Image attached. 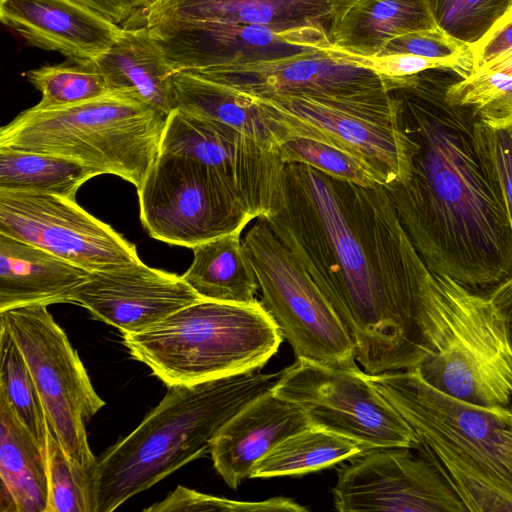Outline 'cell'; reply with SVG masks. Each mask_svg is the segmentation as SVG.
Returning a JSON list of instances; mask_svg holds the SVG:
<instances>
[{"instance_id": "6da1fadb", "label": "cell", "mask_w": 512, "mask_h": 512, "mask_svg": "<svg viewBox=\"0 0 512 512\" xmlns=\"http://www.w3.org/2000/svg\"><path fill=\"white\" fill-rule=\"evenodd\" d=\"M331 304L369 375L416 367L423 260L384 185L364 187L286 164L284 202L266 218Z\"/></svg>"}, {"instance_id": "7a4b0ae2", "label": "cell", "mask_w": 512, "mask_h": 512, "mask_svg": "<svg viewBox=\"0 0 512 512\" xmlns=\"http://www.w3.org/2000/svg\"><path fill=\"white\" fill-rule=\"evenodd\" d=\"M461 77L447 68L387 77L413 149L408 178L385 188L427 267L487 292L512 277V231L476 149V119L447 98Z\"/></svg>"}, {"instance_id": "3957f363", "label": "cell", "mask_w": 512, "mask_h": 512, "mask_svg": "<svg viewBox=\"0 0 512 512\" xmlns=\"http://www.w3.org/2000/svg\"><path fill=\"white\" fill-rule=\"evenodd\" d=\"M283 369L234 374L169 387L126 437L97 458L90 479L93 512H111L187 463L210 453L225 424L273 390Z\"/></svg>"}, {"instance_id": "277c9868", "label": "cell", "mask_w": 512, "mask_h": 512, "mask_svg": "<svg viewBox=\"0 0 512 512\" xmlns=\"http://www.w3.org/2000/svg\"><path fill=\"white\" fill-rule=\"evenodd\" d=\"M415 432V448L466 511H512V410L474 404L427 383L414 369L367 374Z\"/></svg>"}, {"instance_id": "5b68a950", "label": "cell", "mask_w": 512, "mask_h": 512, "mask_svg": "<svg viewBox=\"0 0 512 512\" xmlns=\"http://www.w3.org/2000/svg\"><path fill=\"white\" fill-rule=\"evenodd\" d=\"M418 322L427 355L414 369L427 383L478 405L512 404V325L488 291L425 265Z\"/></svg>"}, {"instance_id": "8992f818", "label": "cell", "mask_w": 512, "mask_h": 512, "mask_svg": "<svg viewBox=\"0 0 512 512\" xmlns=\"http://www.w3.org/2000/svg\"><path fill=\"white\" fill-rule=\"evenodd\" d=\"M167 118L131 94L109 92L64 107L33 106L0 129V146L68 158L139 189Z\"/></svg>"}, {"instance_id": "52a82bcc", "label": "cell", "mask_w": 512, "mask_h": 512, "mask_svg": "<svg viewBox=\"0 0 512 512\" xmlns=\"http://www.w3.org/2000/svg\"><path fill=\"white\" fill-rule=\"evenodd\" d=\"M283 335L257 300H200L151 328L123 335L124 345L168 387L260 370Z\"/></svg>"}, {"instance_id": "ba28073f", "label": "cell", "mask_w": 512, "mask_h": 512, "mask_svg": "<svg viewBox=\"0 0 512 512\" xmlns=\"http://www.w3.org/2000/svg\"><path fill=\"white\" fill-rule=\"evenodd\" d=\"M277 139L292 134L342 148L370 165L384 186L404 182L413 145L388 85L353 96L288 95L250 98Z\"/></svg>"}, {"instance_id": "9c48e42d", "label": "cell", "mask_w": 512, "mask_h": 512, "mask_svg": "<svg viewBox=\"0 0 512 512\" xmlns=\"http://www.w3.org/2000/svg\"><path fill=\"white\" fill-rule=\"evenodd\" d=\"M261 292L260 303L297 358L359 369L353 342L329 301L266 218H256L243 238Z\"/></svg>"}, {"instance_id": "30bf717a", "label": "cell", "mask_w": 512, "mask_h": 512, "mask_svg": "<svg viewBox=\"0 0 512 512\" xmlns=\"http://www.w3.org/2000/svg\"><path fill=\"white\" fill-rule=\"evenodd\" d=\"M21 350L40 394L48 424L73 466L91 479L97 458L85 423L103 406L89 375L64 330L46 305L0 312Z\"/></svg>"}, {"instance_id": "8fae6325", "label": "cell", "mask_w": 512, "mask_h": 512, "mask_svg": "<svg viewBox=\"0 0 512 512\" xmlns=\"http://www.w3.org/2000/svg\"><path fill=\"white\" fill-rule=\"evenodd\" d=\"M137 191L142 225L170 245L192 249L254 220L214 170L180 153L159 149Z\"/></svg>"}, {"instance_id": "7c38bea8", "label": "cell", "mask_w": 512, "mask_h": 512, "mask_svg": "<svg viewBox=\"0 0 512 512\" xmlns=\"http://www.w3.org/2000/svg\"><path fill=\"white\" fill-rule=\"evenodd\" d=\"M273 392L298 405L312 426L347 437L363 450L419 444L410 425L360 369L297 358L283 369Z\"/></svg>"}, {"instance_id": "4fadbf2b", "label": "cell", "mask_w": 512, "mask_h": 512, "mask_svg": "<svg viewBox=\"0 0 512 512\" xmlns=\"http://www.w3.org/2000/svg\"><path fill=\"white\" fill-rule=\"evenodd\" d=\"M0 233L42 248L90 273L138 263L135 245L110 225L53 194L0 189Z\"/></svg>"}, {"instance_id": "5bb4252c", "label": "cell", "mask_w": 512, "mask_h": 512, "mask_svg": "<svg viewBox=\"0 0 512 512\" xmlns=\"http://www.w3.org/2000/svg\"><path fill=\"white\" fill-rule=\"evenodd\" d=\"M160 149L214 170L254 219L268 218L283 206L286 164L277 149L234 128L175 109L168 115Z\"/></svg>"}, {"instance_id": "9a60e30c", "label": "cell", "mask_w": 512, "mask_h": 512, "mask_svg": "<svg viewBox=\"0 0 512 512\" xmlns=\"http://www.w3.org/2000/svg\"><path fill=\"white\" fill-rule=\"evenodd\" d=\"M413 450L372 448L351 457L338 471L332 489L334 508L340 512L466 511L437 467Z\"/></svg>"}, {"instance_id": "2e32d148", "label": "cell", "mask_w": 512, "mask_h": 512, "mask_svg": "<svg viewBox=\"0 0 512 512\" xmlns=\"http://www.w3.org/2000/svg\"><path fill=\"white\" fill-rule=\"evenodd\" d=\"M252 99L288 95L353 96L387 86V77L367 59L335 48L288 58L186 71Z\"/></svg>"}, {"instance_id": "e0dca14e", "label": "cell", "mask_w": 512, "mask_h": 512, "mask_svg": "<svg viewBox=\"0 0 512 512\" xmlns=\"http://www.w3.org/2000/svg\"><path fill=\"white\" fill-rule=\"evenodd\" d=\"M148 28L176 72L277 60L332 46L331 38L317 29L281 32L260 25L210 23Z\"/></svg>"}, {"instance_id": "ac0fdd59", "label": "cell", "mask_w": 512, "mask_h": 512, "mask_svg": "<svg viewBox=\"0 0 512 512\" xmlns=\"http://www.w3.org/2000/svg\"><path fill=\"white\" fill-rule=\"evenodd\" d=\"M200 300L182 276L140 261L90 273L74 290L70 303L126 335L141 333Z\"/></svg>"}, {"instance_id": "d6986e66", "label": "cell", "mask_w": 512, "mask_h": 512, "mask_svg": "<svg viewBox=\"0 0 512 512\" xmlns=\"http://www.w3.org/2000/svg\"><path fill=\"white\" fill-rule=\"evenodd\" d=\"M355 0H158L145 25L251 24L289 32L317 29L332 41L334 31Z\"/></svg>"}, {"instance_id": "ffe728a7", "label": "cell", "mask_w": 512, "mask_h": 512, "mask_svg": "<svg viewBox=\"0 0 512 512\" xmlns=\"http://www.w3.org/2000/svg\"><path fill=\"white\" fill-rule=\"evenodd\" d=\"M0 20L27 44L87 64L122 28L74 0H0Z\"/></svg>"}, {"instance_id": "44dd1931", "label": "cell", "mask_w": 512, "mask_h": 512, "mask_svg": "<svg viewBox=\"0 0 512 512\" xmlns=\"http://www.w3.org/2000/svg\"><path fill=\"white\" fill-rule=\"evenodd\" d=\"M310 426L298 405L271 390L244 407L220 430L210 451L214 468L230 488L237 489L278 443Z\"/></svg>"}, {"instance_id": "7402d4cb", "label": "cell", "mask_w": 512, "mask_h": 512, "mask_svg": "<svg viewBox=\"0 0 512 512\" xmlns=\"http://www.w3.org/2000/svg\"><path fill=\"white\" fill-rule=\"evenodd\" d=\"M90 272L42 248L0 233V312L70 303Z\"/></svg>"}, {"instance_id": "603a6c76", "label": "cell", "mask_w": 512, "mask_h": 512, "mask_svg": "<svg viewBox=\"0 0 512 512\" xmlns=\"http://www.w3.org/2000/svg\"><path fill=\"white\" fill-rule=\"evenodd\" d=\"M110 92L131 94L169 115L176 73L146 25L122 28L111 47L90 63Z\"/></svg>"}, {"instance_id": "cb8c5ba5", "label": "cell", "mask_w": 512, "mask_h": 512, "mask_svg": "<svg viewBox=\"0 0 512 512\" xmlns=\"http://www.w3.org/2000/svg\"><path fill=\"white\" fill-rule=\"evenodd\" d=\"M436 27L429 0H355L334 31L332 47L369 60L397 36Z\"/></svg>"}, {"instance_id": "d4e9b609", "label": "cell", "mask_w": 512, "mask_h": 512, "mask_svg": "<svg viewBox=\"0 0 512 512\" xmlns=\"http://www.w3.org/2000/svg\"><path fill=\"white\" fill-rule=\"evenodd\" d=\"M0 511L46 512L47 455L0 396Z\"/></svg>"}, {"instance_id": "484cf974", "label": "cell", "mask_w": 512, "mask_h": 512, "mask_svg": "<svg viewBox=\"0 0 512 512\" xmlns=\"http://www.w3.org/2000/svg\"><path fill=\"white\" fill-rule=\"evenodd\" d=\"M235 231L192 248L193 261L183 280L203 300L251 304L257 301L258 280Z\"/></svg>"}, {"instance_id": "4316f807", "label": "cell", "mask_w": 512, "mask_h": 512, "mask_svg": "<svg viewBox=\"0 0 512 512\" xmlns=\"http://www.w3.org/2000/svg\"><path fill=\"white\" fill-rule=\"evenodd\" d=\"M172 81L175 109L225 124L277 149L274 131L247 96L186 71L176 72Z\"/></svg>"}, {"instance_id": "83f0119b", "label": "cell", "mask_w": 512, "mask_h": 512, "mask_svg": "<svg viewBox=\"0 0 512 512\" xmlns=\"http://www.w3.org/2000/svg\"><path fill=\"white\" fill-rule=\"evenodd\" d=\"M101 175L92 167L50 154L0 146V189L75 199L78 189Z\"/></svg>"}, {"instance_id": "f1b7e54d", "label": "cell", "mask_w": 512, "mask_h": 512, "mask_svg": "<svg viewBox=\"0 0 512 512\" xmlns=\"http://www.w3.org/2000/svg\"><path fill=\"white\" fill-rule=\"evenodd\" d=\"M363 451L355 441L310 426L270 450L253 468L250 478L303 475L321 470Z\"/></svg>"}, {"instance_id": "f546056e", "label": "cell", "mask_w": 512, "mask_h": 512, "mask_svg": "<svg viewBox=\"0 0 512 512\" xmlns=\"http://www.w3.org/2000/svg\"><path fill=\"white\" fill-rule=\"evenodd\" d=\"M0 396L20 423L46 448L50 427L40 394L21 350L1 323Z\"/></svg>"}, {"instance_id": "4dcf8cb0", "label": "cell", "mask_w": 512, "mask_h": 512, "mask_svg": "<svg viewBox=\"0 0 512 512\" xmlns=\"http://www.w3.org/2000/svg\"><path fill=\"white\" fill-rule=\"evenodd\" d=\"M277 151L285 164H304L331 177L364 187L384 185L382 177L364 160L329 143L298 135H283Z\"/></svg>"}, {"instance_id": "1f68e13d", "label": "cell", "mask_w": 512, "mask_h": 512, "mask_svg": "<svg viewBox=\"0 0 512 512\" xmlns=\"http://www.w3.org/2000/svg\"><path fill=\"white\" fill-rule=\"evenodd\" d=\"M447 98L467 107L477 121L487 126L512 128V76L508 74L474 70L448 87Z\"/></svg>"}, {"instance_id": "d6a6232c", "label": "cell", "mask_w": 512, "mask_h": 512, "mask_svg": "<svg viewBox=\"0 0 512 512\" xmlns=\"http://www.w3.org/2000/svg\"><path fill=\"white\" fill-rule=\"evenodd\" d=\"M26 76L41 92L42 98L35 106L43 109L85 102L110 92L105 77L90 63L42 66Z\"/></svg>"}, {"instance_id": "836d02e7", "label": "cell", "mask_w": 512, "mask_h": 512, "mask_svg": "<svg viewBox=\"0 0 512 512\" xmlns=\"http://www.w3.org/2000/svg\"><path fill=\"white\" fill-rule=\"evenodd\" d=\"M436 26L472 46L512 11V0H429Z\"/></svg>"}, {"instance_id": "e575fe53", "label": "cell", "mask_w": 512, "mask_h": 512, "mask_svg": "<svg viewBox=\"0 0 512 512\" xmlns=\"http://www.w3.org/2000/svg\"><path fill=\"white\" fill-rule=\"evenodd\" d=\"M48 499L46 512H93L90 478L79 472L52 430L46 444Z\"/></svg>"}, {"instance_id": "d590c367", "label": "cell", "mask_w": 512, "mask_h": 512, "mask_svg": "<svg viewBox=\"0 0 512 512\" xmlns=\"http://www.w3.org/2000/svg\"><path fill=\"white\" fill-rule=\"evenodd\" d=\"M399 54L446 62L463 77L474 70L470 46L438 27L397 36L376 58Z\"/></svg>"}, {"instance_id": "8d00e7d4", "label": "cell", "mask_w": 512, "mask_h": 512, "mask_svg": "<svg viewBox=\"0 0 512 512\" xmlns=\"http://www.w3.org/2000/svg\"><path fill=\"white\" fill-rule=\"evenodd\" d=\"M473 133L478 155L512 231V128H494L475 120Z\"/></svg>"}, {"instance_id": "74e56055", "label": "cell", "mask_w": 512, "mask_h": 512, "mask_svg": "<svg viewBox=\"0 0 512 512\" xmlns=\"http://www.w3.org/2000/svg\"><path fill=\"white\" fill-rule=\"evenodd\" d=\"M308 509L293 499L274 497L263 501H237L203 494L178 486L162 501L144 509L147 512L222 511V512H303Z\"/></svg>"}, {"instance_id": "f35d334b", "label": "cell", "mask_w": 512, "mask_h": 512, "mask_svg": "<svg viewBox=\"0 0 512 512\" xmlns=\"http://www.w3.org/2000/svg\"><path fill=\"white\" fill-rule=\"evenodd\" d=\"M121 28L145 25L150 8L158 0H74Z\"/></svg>"}, {"instance_id": "ab89813d", "label": "cell", "mask_w": 512, "mask_h": 512, "mask_svg": "<svg viewBox=\"0 0 512 512\" xmlns=\"http://www.w3.org/2000/svg\"><path fill=\"white\" fill-rule=\"evenodd\" d=\"M470 48L474 70L486 69L498 58L512 51V11Z\"/></svg>"}, {"instance_id": "60d3db41", "label": "cell", "mask_w": 512, "mask_h": 512, "mask_svg": "<svg viewBox=\"0 0 512 512\" xmlns=\"http://www.w3.org/2000/svg\"><path fill=\"white\" fill-rule=\"evenodd\" d=\"M368 62L371 67L389 78L414 75L434 68L453 69L450 64L443 61L405 54L369 59Z\"/></svg>"}, {"instance_id": "b9f144b4", "label": "cell", "mask_w": 512, "mask_h": 512, "mask_svg": "<svg viewBox=\"0 0 512 512\" xmlns=\"http://www.w3.org/2000/svg\"><path fill=\"white\" fill-rule=\"evenodd\" d=\"M486 69L500 71L512 76V51L498 58Z\"/></svg>"}, {"instance_id": "7bdbcfd3", "label": "cell", "mask_w": 512, "mask_h": 512, "mask_svg": "<svg viewBox=\"0 0 512 512\" xmlns=\"http://www.w3.org/2000/svg\"><path fill=\"white\" fill-rule=\"evenodd\" d=\"M510 409L512 410V404L510 405Z\"/></svg>"}]
</instances>
